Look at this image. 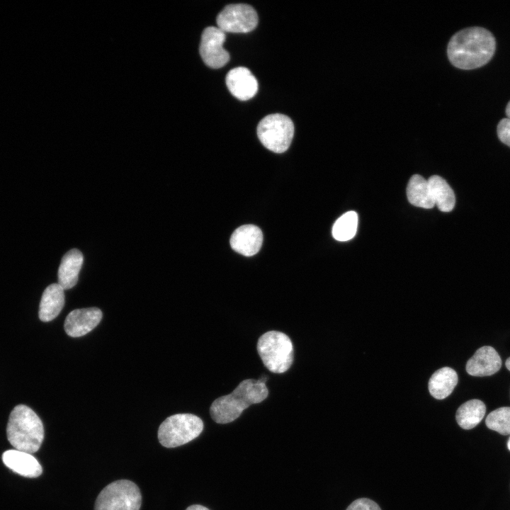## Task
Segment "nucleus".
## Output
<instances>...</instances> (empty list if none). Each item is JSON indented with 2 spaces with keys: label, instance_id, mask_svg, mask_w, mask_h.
<instances>
[{
  "label": "nucleus",
  "instance_id": "1",
  "mask_svg": "<svg viewBox=\"0 0 510 510\" xmlns=\"http://www.w3.org/2000/svg\"><path fill=\"white\" fill-rule=\"evenodd\" d=\"M496 41L493 35L481 27L463 29L449 40L447 55L457 68L472 69L486 64L493 57Z\"/></svg>",
  "mask_w": 510,
  "mask_h": 510
},
{
  "label": "nucleus",
  "instance_id": "16",
  "mask_svg": "<svg viewBox=\"0 0 510 510\" xmlns=\"http://www.w3.org/2000/svg\"><path fill=\"white\" fill-rule=\"evenodd\" d=\"M83 259L82 253L77 249H72L63 256L58 269V283L64 290L76 284Z\"/></svg>",
  "mask_w": 510,
  "mask_h": 510
},
{
  "label": "nucleus",
  "instance_id": "9",
  "mask_svg": "<svg viewBox=\"0 0 510 510\" xmlns=\"http://www.w3.org/2000/svg\"><path fill=\"white\" fill-rule=\"evenodd\" d=\"M225 38V33L217 27H207L203 31L199 52L207 66L217 69L228 62L230 55L222 47Z\"/></svg>",
  "mask_w": 510,
  "mask_h": 510
},
{
  "label": "nucleus",
  "instance_id": "15",
  "mask_svg": "<svg viewBox=\"0 0 510 510\" xmlns=\"http://www.w3.org/2000/svg\"><path fill=\"white\" fill-rule=\"evenodd\" d=\"M64 304V289L59 283H52L44 290L39 307V318L50 322L60 314Z\"/></svg>",
  "mask_w": 510,
  "mask_h": 510
},
{
  "label": "nucleus",
  "instance_id": "24",
  "mask_svg": "<svg viewBox=\"0 0 510 510\" xmlns=\"http://www.w3.org/2000/svg\"><path fill=\"white\" fill-rule=\"evenodd\" d=\"M497 135L499 139L505 144L510 147V119H502L497 125Z\"/></svg>",
  "mask_w": 510,
  "mask_h": 510
},
{
  "label": "nucleus",
  "instance_id": "14",
  "mask_svg": "<svg viewBox=\"0 0 510 510\" xmlns=\"http://www.w3.org/2000/svg\"><path fill=\"white\" fill-rule=\"evenodd\" d=\"M4 463L15 472L28 477H37L42 474V469L39 462L30 453L8 450L2 455Z\"/></svg>",
  "mask_w": 510,
  "mask_h": 510
},
{
  "label": "nucleus",
  "instance_id": "28",
  "mask_svg": "<svg viewBox=\"0 0 510 510\" xmlns=\"http://www.w3.org/2000/svg\"><path fill=\"white\" fill-rule=\"evenodd\" d=\"M507 447H508V449L510 450V437H509V440H508V442H507Z\"/></svg>",
  "mask_w": 510,
  "mask_h": 510
},
{
  "label": "nucleus",
  "instance_id": "20",
  "mask_svg": "<svg viewBox=\"0 0 510 510\" xmlns=\"http://www.w3.org/2000/svg\"><path fill=\"white\" fill-rule=\"evenodd\" d=\"M486 412V406L480 400H470L459 407L455 419L458 425L463 429L475 427L483 419Z\"/></svg>",
  "mask_w": 510,
  "mask_h": 510
},
{
  "label": "nucleus",
  "instance_id": "5",
  "mask_svg": "<svg viewBox=\"0 0 510 510\" xmlns=\"http://www.w3.org/2000/svg\"><path fill=\"white\" fill-rule=\"evenodd\" d=\"M203 422L193 414H176L166 418L158 429V439L166 448L183 446L197 438L203 430Z\"/></svg>",
  "mask_w": 510,
  "mask_h": 510
},
{
  "label": "nucleus",
  "instance_id": "21",
  "mask_svg": "<svg viewBox=\"0 0 510 510\" xmlns=\"http://www.w3.org/2000/svg\"><path fill=\"white\" fill-rule=\"evenodd\" d=\"M357 226V213L354 211H348L342 215L334 224L332 236L338 241H348L355 236Z\"/></svg>",
  "mask_w": 510,
  "mask_h": 510
},
{
  "label": "nucleus",
  "instance_id": "17",
  "mask_svg": "<svg viewBox=\"0 0 510 510\" xmlns=\"http://www.w3.org/2000/svg\"><path fill=\"white\" fill-rule=\"evenodd\" d=\"M458 381V375L453 368H441L437 370L429 379V392L437 400L444 399L451 394Z\"/></svg>",
  "mask_w": 510,
  "mask_h": 510
},
{
  "label": "nucleus",
  "instance_id": "3",
  "mask_svg": "<svg viewBox=\"0 0 510 510\" xmlns=\"http://www.w3.org/2000/svg\"><path fill=\"white\" fill-rule=\"evenodd\" d=\"M6 434L8 441L16 450L31 454L38 451L42 444L43 424L32 409L18 404L10 414Z\"/></svg>",
  "mask_w": 510,
  "mask_h": 510
},
{
  "label": "nucleus",
  "instance_id": "25",
  "mask_svg": "<svg viewBox=\"0 0 510 510\" xmlns=\"http://www.w3.org/2000/svg\"><path fill=\"white\" fill-rule=\"evenodd\" d=\"M186 510H210L207 507L200 505V504H194L188 506Z\"/></svg>",
  "mask_w": 510,
  "mask_h": 510
},
{
  "label": "nucleus",
  "instance_id": "18",
  "mask_svg": "<svg viewBox=\"0 0 510 510\" xmlns=\"http://www.w3.org/2000/svg\"><path fill=\"white\" fill-rule=\"evenodd\" d=\"M427 181L434 205L442 212L451 211L455 204V197L447 181L437 175L431 176Z\"/></svg>",
  "mask_w": 510,
  "mask_h": 510
},
{
  "label": "nucleus",
  "instance_id": "13",
  "mask_svg": "<svg viewBox=\"0 0 510 510\" xmlns=\"http://www.w3.org/2000/svg\"><path fill=\"white\" fill-rule=\"evenodd\" d=\"M262 242L261 230L253 225H245L238 227L230 238L232 249L246 256L257 254L261 247Z\"/></svg>",
  "mask_w": 510,
  "mask_h": 510
},
{
  "label": "nucleus",
  "instance_id": "8",
  "mask_svg": "<svg viewBox=\"0 0 510 510\" xmlns=\"http://www.w3.org/2000/svg\"><path fill=\"white\" fill-rule=\"evenodd\" d=\"M216 21L217 28L225 33H249L256 27L258 15L248 4H230L219 13Z\"/></svg>",
  "mask_w": 510,
  "mask_h": 510
},
{
  "label": "nucleus",
  "instance_id": "26",
  "mask_svg": "<svg viewBox=\"0 0 510 510\" xmlns=\"http://www.w3.org/2000/svg\"><path fill=\"white\" fill-rule=\"evenodd\" d=\"M506 114L507 118L510 119V101L508 103V104L506 106Z\"/></svg>",
  "mask_w": 510,
  "mask_h": 510
},
{
  "label": "nucleus",
  "instance_id": "12",
  "mask_svg": "<svg viewBox=\"0 0 510 510\" xmlns=\"http://www.w3.org/2000/svg\"><path fill=\"white\" fill-rule=\"evenodd\" d=\"M502 366V360L496 350L489 346L478 348L466 363L467 373L483 377L496 373Z\"/></svg>",
  "mask_w": 510,
  "mask_h": 510
},
{
  "label": "nucleus",
  "instance_id": "10",
  "mask_svg": "<svg viewBox=\"0 0 510 510\" xmlns=\"http://www.w3.org/2000/svg\"><path fill=\"white\" fill-rule=\"evenodd\" d=\"M97 307L76 309L70 312L64 321V330L72 337L82 336L94 329L102 318Z\"/></svg>",
  "mask_w": 510,
  "mask_h": 510
},
{
  "label": "nucleus",
  "instance_id": "4",
  "mask_svg": "<svg viewBox=\"0 0 510 510\" xmlns=\"http://www.w3.org/2000/svg\"><path fill=\"white\" fill-rule=\"evenodd\" d=\"M257 352L266 368L273 373H283L294 360L293 343L288 335L278 331H268L257 342Z\"/></svg>",
  "mask_w": 510,
  "mask_h": 510
},
{
  "label": "nucleus",
  "instance_id": "19",
  "mask_svg": "<svg viewBox=\"0 0 510 510\" xmlns=\"http://www.w3.org/2000/svg\"><path fill=\"white\" fill-rule=\"evenodd\" d=\"M407 196L409 202L416 207L430 209L435 205L428 181L419 174L410 178L407 187Z\"/></svg>",
  "mask_w": 510,
  "mask_h": 510
},
{
  "label": "nucleus",
  "instance_id": "27",
  "mask_svg": "<svg viewBox=\"0 0 510 510\" xmlns=\"http://www.w3.org/2000/svg\"><path fill=\"white\" fill-rule=\"evenodd\" d=\"M505 365L506 368L510 370V357L506 359Z\"/></svg>",
  "mask_w": 510,
  "mask_h": 510
},
{
  "label": "nucleus",
  "instance_id": "11",
  "mask_svg": "<svg viewBox=\"0 0 510 510\" xmlns=\"http://www.w3.org/2000/svg\"><path fill=\"white\" fill-rule=\"evenodd\" d=\"M227 86L230 93L241 101L251 98L258 90V82L255 76L246 67H235L227 74Z\"/></svg>",
  "mask_w": 510,
  "mask_h": 510
},
{
  "label": "nucleus",
  "instance_id": "23",
  "mask_svg": "<svg viewBox=\"0 0 510 510\" xmlns=\"http://www.w3.org/2000/svg\"><path fill=\"white\" fill-rule=\"evenodd\" d=\"M346 510H381L374 501L368 498H359L354 500Z\"/></svg>",
  "mask_w": 510,
  "mask_h": 510
},
{
  "label": "nucleus",
  "instance_id": "7",
  "mask_svg": "<svg viewBox=\"0 0 510 510\" xmlns=\"http://www.w3.org/2000/svg\"><path fill=\"white\" fill-rule=\"evenodd\" d=\"M257 135L268 149L276 153H283L290 145L294 135V125L285 115L270 114L259 123Z\"/></svg>",
  "mask_w": 510,
  "mask_h": 510
},
{
  "label": "nucleus",
  "instance_id": "2",
  "mask_svg": "<svg viewBox=\"0 0 510 510\" xmlns=\"http://www.w3.org/2000/svg\"><path fill=\"white\" fill-rule=\"evenodd\" d=\"M266 379L242 380L229 395L217 398L211 404L210 414L218 424L237 419L250 405L264 401L268 395Z\"/></svg>",
  "mask_w": 510,
  "mask_h": 510
},
{
  "label": "nucleus",
  "instance_id": "6",
  "mask_svg": "<svg viewBox=\"0 0 510 510\" xmlns=\"http://www.w3.org/2000/svg\"><path fill=\"white\" fill-rule=\"evenodd\" d=\"M142 495L137 485L128 480L113 482L98 495L94 510H140Z\"/></svg>",
  "mask_w": 510,
  "mask_h": 510
},
{
  "label": "nucleus",
  "instance_id": "22",
  "mask_svg": "<svg viewBox=\"0 0 510 510\" xmlns=\"http://www.w3.org/2000/svg\"><path fill=\"white\" fill-rule=\"evenodd\" d=\"M487 426L502 435H510V407H503L491 412L485 420Z\"/></svg>",
  "mask_w": 510,
  "mask_h": 510
}]
</instances>
